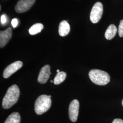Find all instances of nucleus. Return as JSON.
<instances>
[{
  "mask_svg": "<svg viewBox=\"0 0 123 123\" xmlns=\"http://www.w3.org/2000/svg\"><path fill=\"white\" fill-rule=\"evenodd\" d=\"M20 89L18 86L14 84L8 89L2 100L3 109H8L18 102L20 96Z\"/></svg>",
  "mask_w": 123,
  "mask_h": 123,
  "instance_id": "1",
  "label": "nucleus"
},
{
  "mask_svg": "<svg viewBox=\"0 0 123 123\" xmlns=\"http://www.w3.org/2000/svg\"><path fill=\"white\" fill-rule=\"evenodd\" d=\"M88 75L92 83L98 85H105L110 82V75L104 71L92 69Z\"/></svg>",
  "mask_w": 123,
  "mask_h": 123,
  "instance_id": "2",
  "label": "nucleus"
},
{
  "mask_svg": "<svg viewBox=\"0 0 123 123\" xmlns=\"http://www.w3.org/2000/svg\"><path fill=\"white\" fill-rule=\"evenodd\" d=\"M52 100L47 95H41L37 98L35 103V111L38 115L44 114L51 107Z\"/></svg>",
  "mask_w": 123,
  "mask_h": 123,
  "instance_id": "3",
  "label": "nucleus"
},
{
  "mask_svg": "<svg viewBox=\"0 0 123 123\" xmlns=\"http://www.w3.org/2000/svg\"><path fill=\"white\" fill-rule=\"evenodd\" d=\"M103 13V6L100 2H97L92 7L90 12V19L93 23H96L101 19Z\"/></svg>",
  "mask_w": 123,
  "mask_h": 123,
  "instance_id": "4",
  "label": "nucleus"
},
{
  "mask_svg": "<svg viewBox=\"0 0 123 123\" xmlns=\"http://www.w3.org/2000/svg\"><path fill=\"white\" fill-rule=\"evenodd\" d=\"M79 103L77 99L72 101L69 106V117L73 122H75L78 119L79 113Z\"/></svg>",
  "mask_w": 123,
  "mask_h": 123,
  "instance_id": "5",
  "label": "nucleus"
},
{
  "mask_svg": "<svg viewBox=\"0 0 123 123\" xmlns=\"http://www.w3.org/2000/svg\"><path fill=\"white\" fill-rule=\"evenodd\" d=\"M36 0H19L15 6V11L18 13L26 12L31 8Z\"/></svg>",
  "mask_w": 123,
  "mask_h": 123,
  "instance_id": "6",
  "label": "nucleus"
},
{
  "mask_svg": "<svg viewBox=\"0 0 123 123\" xmlns=\"http://www.w3.org/2000/svg\"><path fill=\"white\" fill-rule=\"evenodd\" d=\"M23 63L20 61L15 62L7 66L3 72V76L5 79L10 77L12 75L15 73L22 67Z\"/></svg>",
  "mask_w": 123,
  "mask_h": 123,
  "instance_id": "7",
  "label": "nucleus"
},
{
  "mask_svg": "<svg viewBox=\"0 0 123 123\" xmlns=\"http://www.w3.org/2000/svg\"><path fill=\"white\" fill-rule=\"evenodd\" d=\"M52 73L50 72V66L46 65L43 66L40 71L38 77V82L41 84L47 83L50 77V74Z\"/></svg>",
  "mask_w": 123,
  "mask_h": 123,
  "instance_id": "8",
  "label": "nucleus"
},
{
  "mask_svg": "<svg viewBox=\"0 0 123 123\" xmlns=\"http://www.w3.org/2000/svg\"><path fill=\"white\" fill-rule=\"evenodd\" d=\"M12 36V29L8 27L5 31L0 32V47L3 48L8 43Z\"/></svg>",
  "mask_w": 123,
  "mask_h": 123,
  "instance_id": "9",
  "label": "nucleus"
},
{
  "mask_svg": "<svg viewBox=\"0 0 123 123\" xmlns=\"http://www.w3.org/2000/svg\"><path fill=\"white\" fill-rule=\"evenodd\" d=\"M70 31V26L67 21H62L60 22L58 28L59 35L61 37H65L68 34Z\"/></svg>",
  "mask_w": 123,
  "mask_h": 123,
  "instance_id": "10",
  "label": "nucleus"
},
{
  "mask_svg": "<svg viewBox=\"0 0 123 123\" xmlns=\"http://www.w3.org/2000/svg\"><path fill=\"white\" fill-rule=\"evenodd\" d=\"M117 28L114 24H111L108 27L105 33V37L107 40H111L113 38L116 34Z\"/></svg>",
  "mask_w": 123,
  "mask_h": 123,
  "instance_id": "11",
  "label": "nucleus"
},
{
  "mask_svg": "<svg viewBox=\"0 0 123 123\" xmlns=\"http://www.w3.org/2000/svg\"><path fill=\"white\" fill-rule=\"evenodd\" d=\"M21 117L18 112H14L10 114L4 123H20Z\"/></svg>",
  "mask_w": 123,
  "mask_h": 123,
  "instance_id": "12",
  "label": "nucleus"
},
{
  "mask_svg": "<svg viewBox=\"0 0 123 123\" xmlns=\"http://www.w3.org/2000/svg\"><path fill=\"white\" fill-rule=\"evenodd\" d=\"M43 28V25L41 23H36L31 26L29 30V33L31 35H36L40 32Z\"/></svg>",
  "mask_w": 123,
  "mask_h": 123,
  "instance_id": "13",
  "label": "nucleus"
},
{
  "mask_svg": "<svg viewBox=\"0 0 123 123\" xmlns=\"http://www.w3.org/2000/svg\"><path fill=\"white\" fill-rule=\"evenodd\" d=\"M66 77L67 74L65 72L62 71L58 73L54 79V84L56 85L61 84L66 79Z\"/></svg>",
  "mask_w": 123,
  "mask_h": 123,
  "instance_id": "14",
  "label": "nucleus"
},
{
  "mask_svg": "<svg viewBox=\"0 0 123 123\" xmlns=\"http://www.w3.org/2000/svg\"><path fill=\"white\" fill-rule=\"evenodd\" d=\"M118 33L120 37H123V20L120 22L118 29Z\"/></svg>",
  "mask_w": 123,
  "mask_h": 123,
  "instance_id": "15",
  "label": "nucleus"
},
{
  "mask_svg": "<svg viewBox=\"0 0 123 123\" xmlns=\"http://www.w3.org/2000/svg\"><path fill=\"white\" fill-rule=\"evenodd\" d=\"M12 24L14 28L16 27L18 25V20L17 18H14L12 20Z\"/></svg>",
  "mask_w": 123,
  "mask_h": 123,
  "instance_id": "16",
  "label": "nucleus"
},
{
  "mask_svg": "<svg viewBox=\"0 0 123 123\" xmlns=\"http://www.w3.org/2000/svg\"><path fill=\"white\" fill-rule=\"evenodd\" d=\"M6 16L5 15H3L1 16L0 22L2 24H4L6 22Z\"/></svg>",
  "mask_w": 123,
  "mask_h": 123,
  "instance_id": "17",
  "label": "nucleus"
},
{
  "mask_svg": "<svg viewBox=\"0 0 123 123\" xmlns=\"http://www.w3.org/2000/svg\"><path fill=\"white\" fill-rule=\"evenodd\" d=\"M112 123H123V120L121 119H115Z\"/></svg>",
  "mask_w": 123,
  "mask_h": 123,
  "instance_id": "18",
  "label": "nucleus"
},
{
  "mask_svg": "<svg viewBox=\"0 0 123 123\" xmlns=\"http://www.w3.org/2000/svg\"><path fill=\"white\" fill-rule=\"evenodd\" d=\"M57 73H59V72H60V71H59V69H57Z\"/></svg>",
  "mask_w": 123,
  "mask_h": 123,
  "instance_id": "19",
  "label": "nucleus"
},
{
  "mask_svg": "<svg viewBox=\"0 0 123 123\" xmlns=\"http://www.w3.org/2000/svg\"><path fill=\"white\" fill-rule=\"evenodd\" d=\"M50 82H51V83H53V80H51V81H50Z\"/></svg>",
  "mask_w": 123,
  "mask_h": 123,
  "instance_id": "20",
  "label": "nucleus"
},
{
  "mask_svg": "<svg viewBox=\"0 0 123 123\" xmlns=\"http://www.w3.org/2000/svg\"><path fill=\"white\" fill-rule=\"evenodd\" d=\"M122 105H123V100H122Z\"/></svg>",
  "mask_w": 123,
  "mask_h": 123,
  "instance_id": "21",
  "label": "nucleus"
},
{
  "mask_svg": "<svg viewBox=\"0 0 123 123\" xmlns=\"http://www.w3.org/2000/svg\"><path fill=\"white\" fill-rule=\"evenodd\" d=\"M49 98H51V95H49Z\"/></svg>",
  "mask_w": 123,
  "mask_h": 123,
  "instance_id": "22",
  "label": "nucleus"
}]
</instances>
